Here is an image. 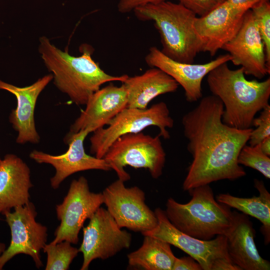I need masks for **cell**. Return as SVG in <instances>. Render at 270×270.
<instances>
[{
  "instance_id": "6da1fadb",
  "label": "cell",
  "mask_w": 270,
  "mask_h": 270,
  "mask_svg": "<svg viewBox=\"0 0 270 270\" xmlns=\"http://www.w3.org/2000/svg\"><path fill=\"white\" fill-rule=\"evenodd\" d=\"M223 111L222 101L212 94L202 98L198 104L182 116L186 148L192 158L182 184L184 190L246 175L238 158L252 128L238 129L224 124Z\"/></svg>"
},
{
  "instance_id": "7a4b0ae2",
  "label": "cell",
  "mask_w": 270,
  "mask_h": 270,
  "mask_svg": "<svg viewBox=\"0 0 270 270\" xmlns=\"http://www.w3.org/2000/svg\"><path fill=\"white\" fill-rule=\"evenodd\" d=\"M38 52L52 75L55 86L76 105H86L91 96L105 83L124 82L128 76L106 73L92 58V47L86 44L80 47L81 55L72 56L52 44L46 36L39 39Z\"/></svg>"
},
{
  "instance_id": "3957f363",
  "label": "cell",
  "mask_w": 270,
  "mask_h": 270,
  "mask_svg": "<svg viewBox=\"0 0 270 270\" xmlns=\"http://www.w3.org/2000/svg\"><path fill=\"white\" fill-rule=\"evenodd\" d=\"M223 63L206 76L212 94L222 102V122L232 127L252 128L256 115L268 104L270 78L259 82L248 80L243 68L230 69Z\"/></svg>"
},
{
  "instance_id": "277c9868",
  "label": "cell",
  "mask_w": 270,
  "mask_h": 270,
  "mask_svg": "<svg viewBox=\"0 0 270 270\" xmlns=\"http://www.w3.org/2000/svg\"><path fill=\"white\" fill-rule=\"evenodd\" d=\"M188 192L192 198L186 204L172 198L167 200L164 212L170 222L182 232L202 240L224 235L232 222L230 208L216 200L209 184Z\"/></svg>"
},
{
  "instance_id": "5b68a950",
  "label": "cell",
  "mask_w": 270,
  "mask_h": 270,
  "mask_svg": "<svg viewBox=\"0 0 270 270\" xmlns=\"http://www.w3.org/2000/svg\"><path fill=\"white\" fill-rule=\"evenodd\" d=\"M133 12L139 20L154 22L164 54L178 62H194L200 49L192 26L196 16L193 12L178 2L168 0L142 6Z\"/></svg>"
},
{
  "instance_id": "8992f818",
  "label": "cell",
  "mask_w": 270,
  "mask_h": 270,
  "mask_svg": "<svg viewBox=\"0 0 270 270\" xmlns=\"http://www.w3.org/2000/svg\"><path fill=\"white\" fill-rule=\"evenodd\" d=\"M174 121L167 104L163 102L142 109L126 108L108 124L93 132L90 138V152L99 158H103L110 145L118 138L128 134L142 132L145 128L155 126L160 129V136L170 138L167 128L174 126Z\"/></svg>"
},
{
  "instance_id": "52a82bcc",
  "label": "cell",
  "mask_w": 270,
  "mask_h": 270,
  "mask_svg": "<svg viewBox=\"0 0 270 270\" xmlns=\"http://www.w3.org/2000/svg\"><path fill=\"white\" fill-rule=\"evenodd\" d=\"M160 137L159 134L152 136L142 132L124 134L110 145L103 158L124 182L130 178L124 168L127 166L148 169L152 178H158L166 156Z\"/></svg>"
},
{
  "instance_id": "ba28073f",
  "label": "cell",
  "mask_w": 270,
  "mask_h": 270,
  "mask_svg": "<svg viewBox=\"0 0 270 270\" xmlns=\"http://www.w3.org/2000/svg\"><path fill=\"white\" fill-rule=\"evenodd\" d=\"M103 204L102 192H90L85 177L82 176L73 180L63 201L56 206V216L60 224L50 244L66 240L77 244L78 234L84 222L90 219Z\"/></svg>"
},
{
  "instance_id": "9c48e42d",
  "label": "cell",
  "mask_w": 270,
  "mask_h": 270,
  "mask_svg": "<svg viewBox=\"0 0 270 270\" xmlns=\"http://www.w3.org/2000/svg\"><path fill=\"white\" fill-rule=\"evenodd\" d=\"M4 216L10 230L11 240L0 258V270L19 254L31 256L36 268L42 267L40 252L46 244L48 229L36 221L37 212L34 204L30 202Z\"/></svg>"
},
{
  "instance_id": "30bf717a",
  "label": "cell",
  "mask_w": 270,
  "mask_h": 270,
  "mask_svg": "<svg viewBox=\"0 0 270 270\" xmlns=\"http://www.w3.org/2000/svg\"><path fill=\"white\" fill-rule=\"evenodd\" d=\"M83 227V238L78 248L82 254L81 270H87L94 260H106L130 248L132 234L122 230L106 209L99 208Z\"/></svg>"
},
{
  "instance_id": "8fae6325",
  "label": "cell",
  "mask_w": 270,
  "mask_h": 270,
  "mask_svg": "<svg viewBox=\"0 0 270 270\" xmlns=\"http://www.w3.org/2000/svg\"><path fill=\"white\" fill-rule=\"evenodd\" d=\"M118 178L102 192L104 204L120 228L142 233L154 228L158 219L145 202L144 192L139 187H126Z\"/></svg>"
},
{
  "instance_id": "7c38bea8",
  "label": "cell",
  "mask_w": 270,
  "mask_h": 270,
  "mask_svg": "<svg viewBox=\"0 0 270 270\" xmlns=\"http://www.w3.org/2000/svg\"><path fill=\"white\" fill-rule=\"evenodd\" d=\"M154 212L158 224L153 229L142 233L143 236L156 238L180 249L194 258L202 270H212V264L219 258H230L224 235H218L210 240L198 239L176 228L160 208Z\"/></svg>"
},
{
  "instance_id": "4fadbf2b",
  "label": "cell",
  "mask_w": 270,
  "mask_h": 270,
  "mask_svg": "<svg viewBox=\"0 0 270 270\" xmlns=\"http://www.w3.org/2000/svg\"><path fill=\"white\" fill-rule=\"evenodd\" d=\"M90 133L88 130H83L71 136H65L64 142L68 144V148L62 154L52 155L36 150L30 152V158L37 163L49 164L54 168L55 174L50 180L52 188H58L66 178L78 172L112 170L104 158L91 156L86 152L84 141Z\"/></svg>"
},
{
  "instance_id": "5bb4252c",
  "label": "cell",
  "mask_w": 270,
  "mask_h": 270,
  "mask_svg": "<svg viewBox=\"0 0 270 270\" xmlns=\"http://www.w3.org/2000/svg\"><path fill=\"white\" fill-rule=\"evenodd\" d=\"M246 12L234 8L226 0L218 4L206 14L196 16L193 28L200 52L214 56L236 35Z\"/></svg>"
},
{
  "instance_id": "9a60e30c",
  "label": "cell",
  "mask_w": 270,
  "mask_h": 270,
  "mask_svg": "<svg viewBox=\"0 0 270 270\" xmlns=\"http://www.w3.org/2000/svg\"><path fill=\"white\" fill-rule=\"evenodd\" d=\"M230 61L240 66L245 74L262 79L270 73L264 42L251 10L244 14L240 28L222 48Z\"/></svg>"
},
{
  "instance_id": "2e32d148",
  "label": "cell",
  "mask_w": 270,
  "mask_h": 270,
  "mask_svg": "<svg viewBox=\"0 0 270 270\" xmlns=\"http://www.w3.org/2000/svg\"><path fill=\"white\" fill-rule=\"evenodd\" d=\"M229 54H222L202 64H194L174 60L156 46L150 48L145 56L146 64L158 68L172 78L184 91L186 100L197 102L202 96V84L204 78L219 65L230 61Z\"/></svg>"
},
{
  "instance_id": "e0dca14e",
  "label": "cell",
  "mask_w": 270,
  "mask_h": 270,
  "mask_svg": "<svg viewBox=\"0 0 270 270\" xmlns=\"http://www.w3.org/2000/svg\"><path fill=\"white\" fill-rule=\"evenodd\" d=\"M52 80V75L50 74L30 86L20 87L0 80V90L9 92L16 98V106L12 110L8 120L17 132V144L40 142V138L34 120L35 108L40 94Z\"/></svg>"
},
{
  "instance_id": "ac0fdd59",
  "label": "cell",
  "mask_w": 270,
  "mask_h": 270,
  "mask_svg": "<svg viewBox=\"0 0 270 270\" xmlns=\"http://www.w3.org/2000/svg\"><path fill=\"white\" fill-rule=\"evenodd\" d=\"M128 96L123 84H110L98 89L90 98L86 107L70 126L65 136H70L83 130L93 132L108 125L118 113L127 108Z\"/></svg>"
},
{
  "instance_id": "d6986e66",
  "label": "cell",
  "mask_w": 270,
  "mask_h": 270,
  "mask_svg": "<svg viewBox=\"0 0 270 270\" xmlns=\"http://www.w3.org/2000/svg\"><path fill=\"white\" fill-rule=\"evenodd\" d=\"M255 230L248 216L232 212V224L224 234L231 260L241 270H269L270 262L260 254L255 242Z\"/></svg>"
},
{
  "instance_id": "ffe728a7",
  "label": "cell",
  "mask_w": 270,
  "mask_h": 270,
  "mask_svg": "<svg viewBox=\"0 0 270 270\" xmlns=\"http://www.w3.org/2000/svg\"><path fill=\"white\" fill-rule=\"evenodd\" d=\"M32 186L28 164L16 154H6L0 163V214L29 202Z\"/></svg>"
},
{
  "instance_id": "44dd1931",
  "label": "cell",
  "mask_w": 270,
  "mask_h": 270,
  "mask_svg": "<svg viewBox=\"0 0 270 270\" xmlns=\"http://www.w3.org/2000/svg\"><path fill=\"white\" fill-rule=\"evenodd\" d=\"M127 92V108H146L156 97L175 92L178 84L170 76L156 68L143 74L129 76L122 82Z\"/></svg>"
},
{
  "instance_id": "7402d4cb",
  "label": "cell",
  "mask_w": 270,
  "mask_h": 270,
  "mask_svg": "<svg viewBox=\"0 0 270 270\" xmlns=\"http://www.w3.org/2000/svg\"><path fill=\"white\" fill-rule=\"evenodd\" d=\"M254 185L258 191V196L240 198L226 193L218 194L216 199L218 202L260 222L262 224L260 231L264 236V244H268L270 242V194L262 180L255 179Z\"/></svg>"
},
{
  "instance_id": "603a6c76",
  "label": "cell",
  "mask_w": 270,
  "mask_h": 270,
  "mask_svg": "<svg viewBox=\"0 0 270 270\" xmlns=\"http://www.w3.org/2000/svg\"><path fill=\"white\" fill-rule=\"evenodd\" d=\"M142 245L128 254L129 266L144 270H172L176 259L168 242L146 235Z\"/></svg>"
},
{
  "instance_id": "cb8c5ba5",
  "label": "cell",
  "mask_w": 270,
  "mask_h": 270,
  "mask_svg": "<svg viewBox=\"0 0 270 270\" xmlns=\"http://www.w3.org/2000/svg\"><path fill=\"white\" fill-rule=\"evenodd\" d=\"M43 252L46 254V270H67L79 252L78 248L68 241L46 244Z\"/></svg>"
},
{
  "instance_id": "d4e9b609",
  "label": "cell",
  "mask_w": 270,
  "mask_h": 270,
  "mask_svg": "<svg viewBox=\"0 0 270 270\" xmlns=\"http://www.w3.org/2000/svg\"><path fill=\"white\" fill-rule=\"evenodd\" d=\"M238 162L261 173L266 178H270V158L261 150L260 144L244 145L240 150Z\"/></svg>"
},
{
  "instance_id": "484cf974",
  "label": "cell",
  "mask_w": 270,
  "mask_h": 270,
  "mask_svg": "<svg viewBox=\"0 0 270 270\" xmlns=\"http://www.w3.org/2000/svg\"><path fill=\"white\" fill-rule=\"evenodd\" d=\"M264 44L266 62L270 66V4H259L251 9Z\"/></svg>"
},
{
  "instance_id": "4316f807",
  "label": "cell",
  "mask_w": 270,
  "mask_h": 270,
  "mask_svg": "<svg viewBox=\"0 0 270 270\" xmlns=\"http://www.w3.org/2000/svg\"><path fill=\"white\" fill-rule=\"evenodd\" d=\"M252 126H254L256 128L251 131L248 141L250 145L258 144L264 138L270 136V104L261 111L258 117L254 118Z\"/></svg>"
},
{
  "instance_id": "83f0119b",
  "label": "cell",
  "mask_w": 270,
  "mask_h": 270,
  "mask_svg": "<svg viewBox=\"0 0 270 270\" xmlns=\"http://www.w3.org/2000/svg\"><path fill=\"white\" fill-rule=\"evenodd\" d=\"M176 0L199 16L206 14L220 4L218 0Z\"/></svg>"
},
{
  "instance_id": "f1b7e54d",
  "label": "cell",
  "mask_w": 270,
  "mask_h": 270,
  "mask_svg": "<svg viewBox=\"0 0 270 270\" xmlns=\"http://www.w3.org/2000/svg\"><path fill=\"white\" fill-rule=\"evenodd\" d=\"M166 0H119L118 10L120 12L126 14L142 6L157 4Z\"/></svg>"
},
{
  "instance_id": "f546056e",
  "label": "cell",
  "mask_w": 270,
  "mask_h": 270,
  "mask_svg": "<svg viewBox=\"0 0 270 270\" xmlns=\"http://www.w3.org/2000/svg\"><path fill=\"white\" fill-rule=\"evenodd\" d=\"M172 270H202L200 264L190 256L176 258Z\"/></svg>"
},
{
  "instance_id": "4dcf8cb0",
  "label": "cell",
  "mask_w": 270,
  "mask_h": 270,
  "mask_svg": "<svg viewBox=\"0 0 270 270\" xmlns=\"http://www.w3.org/2000/svg\"><path fill=\"white\" fill-rule=\"evenodd\" d=\"M234 8L246 12L254 6L269 0H226Z\"/></svg>"
},
{
  "instance_id": "1f68e13d",
  "label": "cell",
  "mask_w": 270,
  "mask_h": 270,
  "mask_svg": "<svg viewBox=\"0 0 270 270\" xmlns=\"http://www.w3.org/2000/svg\"><path fill=\"white\" fill-rule=\"evenodd\" d=\"M212 270H241L230 258H221L212 264Z\"/></svg>"
},
{
  "instance_id": "d6a6232c",
  "label": "cell",
  "mask_w": 270,
  "mask_h": 270,
  "mask_svg": "<svg viewBox=\"0 0 270 270\" xmlns=\"http://www.w3.org/2000/svg\"><path fill=\"white\" fill-rule=\"evenodd\" d=\"M262 150L266 155L270 156V136L264 138L260 144Z\"/></svg>"
},
{
  "instance_id": "836d02e7",
  "label": "cell",
  "mask_w": 270,
  "mask_h": 270,
  "mask_svg": "<svg viewBox=\"0 0 270 270\" xmlns=\"http://www.w3.org/2000/svg\"><path fill=\"white\" fill-rule=\"evenodd\" d=\"M6 249L5 244L0 242V258Z\"/></svg>"
},
{
  "instance_id": "e575fe53",
  "label": "cell",
  "mask_w": 270,
  "mask_h": 270,
  "mask_svg": "<svg viewBox=\"0 0 270 270\" xmlns=\"http://www.w3.org/2000/svg\"><path fill=\"white\" fill-rule=\"evenodd\" d=\"M226 0H218L219 3L222 2Z\"/></svg>"
},
{
  "instance_id": "d590c367",
  "label": "cell",
  "mask_w": 270,
  "mask_h": 270,
  "mask_svg": "<svg viewBox=\"0 0 270 270\" xmlns=\"http://www.w3.org/2000/svg\"><path fill=\"white\" fill-rule=\"evenodd\" d=\"M2 160V159L0 158V162H1Z\"/></svg>"
}]
</instances>
